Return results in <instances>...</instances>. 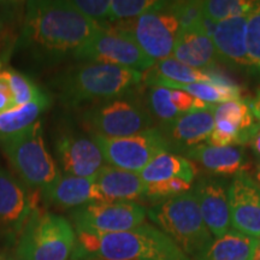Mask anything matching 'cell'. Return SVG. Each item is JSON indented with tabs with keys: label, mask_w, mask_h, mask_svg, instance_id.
<instances>
[{
	"label": "cell",
	"mask_w": 260,
	"mask_h": 260,
	"mask_svg": "<svg viewBox=\"0 0 260 260\" xmlns=\"http://www.w3.org/2000/svg\"><path fill=\"white\" fill-rule=\"evenodd\" d=\"M148 218L194 260L209 248L213 236L201 216L193 191L169 198L147 211Z\"/></svg>",
	"instance_id": "obj_5"
},
{
	"label": "cell",
	"mask_w": 260,
	"mask_h": 260,
	"mask_svg": "<svg viewBox=\"0 0 260 260\" xmlns=\"http://www.w3.org/2000/svg\"><path fill=\"white\" fill-rule=\"evenodd\" d=\"M50 106V98L41 92L37 98L24 105L14 106L0 112V138L17 134L38 122L41 113Z\"/></svg>",
	"instance_id": "obj_25"
},
{
	"label": "cell",
	"mask_w": 260,
	"mask_h": 260,
	"mask_svg": "<svg viewBox=\"0 0 260 260\" xmlns=\"http://www.w3.org/2000/svg\"><path fill=\"white\" fill-rule=\"evenodd\" d=\"M100 24L81 14L70 0H35L25 3L18 44L42 63L75 58L94 38Z\"/></svg>",
	"instance_id": "obj_1"
},
{
	"label": "cell",
	"mask_w": 260,
	"mask_h": 260,
	"mask_svg": "<svg viewBox=\"0 0 260 260\" xmlns=\"http://www.w3.org/2000/svg\"><path fill=\"white\" fill-rule=\"evenodd\" d=\"M147 210L135 201H98L73 210L70 223L75 232L121 233L144 224Z\"/></svg>",
	"instance_id": "obj_10"
},
{
	"label": "cell",
	"mask_w": 260,
	"mask_h": 260,
	"mask_svg": "<svg viewBox=\"0 0 260 260\" xmlns=\"http://www.w3.org/2000/svg\"><path fill=\"white\" fill-rule=\"evenodd\" d=\"M247 18L248 14L225 19L216 24L211 39L218 57L226 63L251 67L247 57Z\"/></svg>",
	"instance_id": "obj_17"
},
{
	"label": "cell",
	"mask_w": 260,
	"mask_h": 260,
	"mask_svg": "<svg viewBox=\"0 0 260 260\" xmlns=\"http://www.w3.org/2000/svg\"><path fill=\"white\" fill-rule=\"evenodd\" d=\"M165 3L167 2H157V0H111L110 19L111 21L136 19L152 10L161 8Z\"/></svg>",
	"instance_id": "obj_29"
},
{
	"label": "cell",
	"mask_w": 260,
	"mask_h": 260,
	"mask_svg": "<svg viewBox=\"0 0 260 260\" xmlns=\"http://www.w3.org/2000/svg\"><path fill=\"white\" fill-rule=\"evenodd\" d=\"M248 145L252 146L253 152H254V153L260 158V126L258 129H256L254 135L252 136L251 141H249Z\"/></svg>",
	"instance_id": "obj_37"
},
{
	"label": "cell",
	"mask_w": 260,
	"mask_h": 260,
	"mask_svg": "<svg viewBox=\"0 0 260 260\" xmlns=\"http://www.w3.org/2000/svg\"><path fill=\"white\" fill-rule=\"evenodd\" d=\"M169 4L165 3L161 8L140 16L133 24L132 32L140 48L154 61L171 57L180 31V24Z\"/></svg>",
	"instance_id": "obj_12"
},
{
	"label": "cell",
	"mask_w": 260,
	"mask_h": 260,
	"mask_svg": "<svg viewBox=\"0 0 260 260\" xmlns=\"http://www.w3.org/2000/svg\"><path fill=\"white\" fill-rule=\"evenodd\" d=\"M48 204L60 209H79L84 205L103 201L94 177L84 178L61 175L56 186L42 195Z\"/></svg>",
	"instance_id": "obj_21"
},
{
	"label": "cell",
	"mask_w": 260,
	"mask_h": 260,
	"mask_svg": "<svg viewBox=\"0 0 260 260\" xmlns=\"http://www.w3.org/2000/svg\"><path fill=\"white\" fill-rule=\"evenodd\" d=\"M0 147L25 186L41 197L60 180L59 167L45 145L40 121L23 132L0 138Z\"/></svg>",
	"instance_id": "obj_4"
},
{
	"label": "cell",
	"mask_w": 260,
	"mask_h": 260,
	"mask_svg": "<svg viewBox=\"0 0 260 260\" xmlns=\"http://www.w3.org/2000/svg\"><path fill=\"white\" fill-rule=\"evenodd\" d=\"M70 3L81 14L98 24H103L106 19H110V0H70Z\"/></svg>",
	"instance_id": "obj_34"
},
{
	"label": "cell",
	"mask_w": 260,
	"mask_h": 260,
	"mask_svg": "<svg viewBox=\"0 0 260 260\" xmlns=\"http://www.w3.org/2000/svg\"><path fill=\"white\" fill-rule=\"evenodd\" d=\"M56 153L67 175L92 178L105 167L104 155L92 138L63 133L56 140Z\"/></svg>",
	"instance_id": "obj_13"
},
{
	"label": "cell",
	"mask_w": 260,
	"mask_h": 260,
	"mask_svg": "<svg viewBox=\"0 0 260 260\" xmlns=\"http://www.w3.org/2000/svg\"><path fill=\"white\" fill-rule=\"evenodd\" d=\"M204 16L214 23L249 14L255 3L246 0H207L201 2Z\"/></svg>",
	"instance_id": "obj_27"
},
{
	"label": "cell",
	"mask_w": 260,
	"mask_h": 260,
	"mask_svg": "<svg viewBox=\"0 0 260 260\" xmlns=\"http://www.w3.org/2000/svg\"><path fill=\"white\" fill-rule=\"evenodd\" d=\"M246 44L249 64L260 68V4H255L248 14Z\"/></svg>",
	"instance_id": "obj_32"
},
{
	"label": "cell",
	"mask_w": 260,
	"mask_h": 260,
	"mask_svg": "<svg viewBox=\"0 0 260 260\" xmlns=\"http://www.w3.org/2000/svg\"><path fill=\"white\" fill-rule=\"evenodd\" d=\"M14 106V98H12V94L10 92L9 86L6 84L5 81L0 79V112H4Z\"/></svg>",
	"instance_id": "obj_35"
},
{
	"label": "cell",
	"mask_w": 260,
	"mask_h": 260,
	"mask_svg": "<svg viewBox=\"0 0 260 260\" xmlns=\"http://www.w3.org/2000/svg\"><path fill=\"white\" fill-rule=\"evenodd\" d=\"M82 123L92 135L125 138L151 129L153 118L139 102L121 96L86 110Z\"/></svg>",
	"instance_id": "obj_7"
},
{
	"label": "cell",
	"mask_w": 260,
	"mask_h": 260,
	"mask_svg": "<svg viewBox=\"0 0 260 260\" xmlns=\"http://www.w3.org/2000/svg\"><path fill=\"white\" fill-rule=\"evenodd\" d=\"M148 105L155 118L164 125L170 124L181 115L171 102V89L152 87L148 94Z\"/></svg>",
	"instance_id": "obj_30"
},
{
	"label": "cell",
	"mask_w": 260,
	"mask_h": 260,
	"mask_svg": "<svg viewBox=\"0 0 260 260\" xmlns=\"http://www.w3.org/2000/svg\"><path fill=\"white\" fill-rule=\"evenodd\" d=\"M259 239L230 230L213 239L209 248L195 260H253Z\"/></svg>",
	"instance_id": "obj_24"
},
{
	"label": "cell",
	"mask_w": 260,
	"mask_h": 260,
	"mask_svg": "<svg viewBox=\"0 0 260 260\" xmlns=\"http://www.w3.org/2000/svg\"><path fill=\"white\" fill-rule=\"evenodd\" d=\"M214 109L216 105L206 110H191L181 113L174 122L162 126L161 132L170 148L187 152L206 141L214 129Z\"/></svg>",
	"instance_id": "obj_16"
},
{
	"label": "cell",
	"mask_w": 260,
	"mask_h": 260,
	"mask_svg": "<svg viewBox=\"0 0 260 260\" xmlns=\"http://www.w3.org/2000/svg\"><path fill=\"white\" fill-rule=\"evenodd\" d=\"M186 158L193 159V161L199 162L206 170L218 175H239L251 167L245 149L237 146L213 147L198 145L188 149Z\"/></svg>",
	"instance_id": "obj_20"
},
{
	"label": "cell",
	"mask_w": 260,
	"mask_h": 260,
	"mask_svg": "<svg viewBox=\"0 0 260 260\" xmlns=\"http://www.w3.org/2000/svg\"><path fill=\"white\" fill-rule=\"evenodd\" d=\"M103 201H134L145 197L147 184L138 172L105 165L94 177Z\"/></svg>",
	"instance_id": "obj_18"
},
{
	"label": "cell",
	"mask_w": 260,
	"mask_h": 260,
	"mask_svg": "<svg viewBox=\"0 0 260 260\" xmlns=\"http://www.w3.org/2000/svg\"><path fill=\"white\" fill-rule=\"evenodd\" d=\"M0 79L5 81L9 86L15 106L24 105L31 102L42 92L28 76L12 68H2L0 65Z\"/></svg>",
	"instance_id": "obj_26"
},
{
	"label": "cell",
	"mask_w": 260,
	"mask_h": 260,
	"mask_svg": "<svg viewBox=\"0 0 260 260\" xmlns=\"http://www.w3.org/2000/svg\"><path fill=\"white\" fill-rule=\"evenodd\" d=\"M0 260H18L15 255H0Z\"/></svg>",
	"instance_id": "obj_39"
},
{
	"label": "cell",
	"mask_w": 260,
	"mask_h": 260,
	"mask_svg": "<svg viewBox=\"0 0 260 260\" xmlns=\"http://www.w3.org/2000/svg\"><path fill=\"white\" fill-rule=\"evenodd\" d=\"M2 29H3V24L0 23V31H2Z\"/></svg>",
	"instance_id": "obj_41"
},
{
	"label": "cell",
	"mask_w": 260,
	"mask_h": 260,
	"mask_svg": "<svg viewBox=\"0 0 260 260\" xmlns=\"http://www.w3.org/2000/svg\"><path fill=\"white\" fill-rule=\"evenodd\" d=\"M39 194L0 167V234L10 241L18 239L38 207Z\"/></svg>",
	"instance_id": "obj_11"
},
{
	"label": "cell",
	"mask_w": 260,
	"mask_h": 260,
	"mask_svg": "<svg viewBox=\"0 0 260 260\" xmlns=\"http://www.w3.org/2000/svg\"><path fill=\"white\" fill-rule=\"evenodd\" d=\"M70 260H190L161 230L151 224L112 234H76Z\"/></svg>",
	"instance_id": "obj_2"
},
{
	"label": "cell",
	"mask_w": 260,
	"mask_h": 260,
	"mask_svg": "<svg viewBox=\"0 0 260 260\" xmlns=\"http://www.w3.org/2000/svg\"><path fill=\"white\" fill-rule=\"evenodd\" d=\"M139 174L146 184L157 183L171 178H181L191 184L198 170L189 159L165 152L157 155Z\"/></svg>",
	"instance_id": "obj_23"
},
{
	"label": "cell",
	"mask_w": 260,
	"mask_h": 260,
	"mask_svg": "<svg viewBox=\"0 0 260 260\" xmlns=\"http://www.w3.org/2000/svg\"><path fill=\"white\" fill-rule=\"evenodd\" d=\"M193 193L197 198L203 219L214 239L230 232L229 188L217 178H201L195 184Z\"/></svg>",
	"instance_id": "obj_15"
},
{
	"label": "cell",
	"mask_w": 260,
	"mask_h": 260,
	"mask_svg": "<svg viewBox=\"0 0 260 260\" xmlns=\"http://www.w3.org/2000/svg\"><path fill=\"white\" fill-rule=\"evenodd\" d=\"M171 56L198 70L211 69L218 58L212 39L205 32L204 28L180 29Z\"/></svg>",
	"instance_id": "obj_19"
},
{
	"label": "cell",
	"mask_w": 260,
	"mask_h": 260,
	"mask_svg": "<svg viewBox=\"0 0 260 260\" xmlns=\"http://www.w3.org/2000/svg\"><path fill=\"white\" fill-rule=\"evenodd\" d=\"M256 178H258V181L260 182V162L256 165Z\"/></svg>",
	"instance_id": "obj_40"
},
{
	"label": "cell",
	"mask_w": 260,
	"mask_h": 260,
	"mask_svg": "<svg viewBox=\"0 0 260 260\" xmlns=\"http://www.w3.org/2000/svg\"><path fill=\"white\" fill-rule=\"evenodd\" d=\"M141 82V71L89 61L64 71L56 86L64 105L79 106L86 102H107L124 96Z\"/></svg>",
	"instance_id": "obj_3"
},
{
	"label": "cell",
	"mask_w": 260,
	"mask_h": 260,
	"mask_svg": "<svg viewBox=\"0 0 260 260\" xmlns=\"http://www.w3.org/2000/svg\"><path fill=\"white\" fill-rule=\"evenodd\" d=\"M169 8L177 18L181 30L203 28L205 16L201 2H174Z\"/></svg>",
	"instance_id": "obj_31"
},
{
	"label": "cell",
	"mask_w": 260,
	"mask_h": 260,
	"mask_svg": "<svg viewBox=\"0 0 260 260\" xmlns=\"http://www.w3.org/2000/svg\"><path fill=\"white\" fill-rule=\"evenodd\" d=\"M253 260H260V237H259L258 245H256L254 255H253Z\"/></svg>",
	"instance_id": "obj_38"
},
{
	"label": "cell",
	"mask_w": 260,
	"mask_h": 260,
	"mask_svg": "<svg viewBox=\"0 0 260 260\" xmlns=\"http://www.w3.org/2000/svg\"><path fill=\"white\" fill-rule=\"evenodd\" d=\"M247 104H248L249 109H251L253 117H255L260 123V89L258 90V93H256L254 99L249 100V102H247Z\"/></svg>",
	"instance_id": "obj_36"
},
{
	"label": "cell",
	"mask_w": 260,
	"mask_h": 260,
	"mask_svg": "<svg viewBox=\"0 0 260 260\" xmlns=\"http://www.w3.org/2000/svg\"><path fill=\"white\" fill-rule=\"evenodd\" d=\"M228 122L241 132L254 124L253 115L247 102L236 100L218 104L214 109V122Z\"/></svg>",
	"instance_id": "obj_28"
},
{
	"label": "cell",
	"mask_w": 260,
	"mask_h": 260,
	"mask_svg": "<svg viewBox=\"0 0 260 260\" xmlns=\"http://www.w3.org/2000/svg\"><path fill=\"white\" fill-rule=\"evenodd\" d=\"M191 184L181 178H171V180L157 182V183L147 184L145 191V198L149 200L160 201L176 197V195L189 191Z\"/></svg>",
	"instance_id": "obj_33"
},
{
	"label": "cell",
	"mask_w": 260,
	"mask_h": 260,
	"mask_svg": "<svg viewBox=\"0 0 260 260\" xmlns=\"http://www.w3.org/2000/svg\"><path fill=\"white\" fill-rule=\"evenodd\" d=\"M75 59L118 65L141 73L155 63L140 48L132 30L103 24L92 40L75 56Z\"/></svg>",
	"instance_id": "obj_8"
},
{
	"label": "cell",
	"mask_w": 260,
	"mask_h": 260,
	"mask_svg": "<svg viewBox=\"0 0 260 260\" xmlns=\"http://www.w3.org/2000/svg\"><path fill=\"white\" fill-rule=\"evenodd\" d=\"M142 81L148 86L165 88H169L171 84L211 83L209 75L204 70L188 67L172 57L155 61L153 67L142 73Z\"/></svg>",
	"instance_id": "obj_22"
},
{
	"label": "cell",
	"mask_w": 260,
	"mask_h": 260,
	"mask_svg": "<svg viewBox=\"0 0 260 260\" xmlns=\"http://www.w3.org/2000/svg\"><path fill=\"white\" fill-rule=\"evenodd\" d=\"M77 235L64 217L37 207L16 240L18 260H70Z\"/></svg>",
	"instance_id": "obj_6"
},
{
	"label": "cell",
	"mask_w": 260,
	"mask_h": 260,
	"mask_svg": "<svg viewBox=\"0 0 260 260\" xmlns=\"http://www.w3.org/2000/svg\"><path fill=\"white\" fill-rule=\"evenodd\" d=\"M90 138L102 151L106 164L138 174L157 155L171 149L167 138L157 128L125 138H105L100 135H92Z\"/></svg>",
	"instance_id": "obj_9"
},
{
	"label": "cell",
	"mask_w": 260,
	"mask_h": 260,
	"mask_svg": "<svg viewBox=\"0 0 260 260\" xmlns=\"http://www.w3.org/2000/svg\"><path fill=\"white\" fill-rule=\"evenodd\" d=\"M230 219L233 230L260 237V187L248 175H236L229 187Z\"/></svg>",
	"instance_id": "obj_14"
}]
</instances>
